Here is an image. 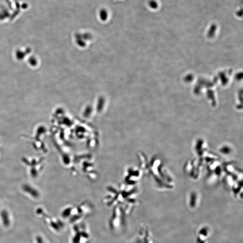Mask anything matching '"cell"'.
<instances>
[{
    "mask_svg": "<svg viewBox=\"0 0 243 243\" xmlns=\"http://www.w3.org/2000/svg\"><path fill=\"white\" fill-rule=\"evenodd\" d=\"M1 217L2 221L3 224L5 227H8L10 224V219L8 212L5 211L2 212Z\"/></svg>",
    "mask_w": 243,
    "mask_h": 243,
    "instance_id": "obj_1",
    "label": "cell"
}]
</instances>
